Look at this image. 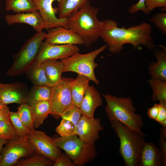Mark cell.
<instances>
[{"mask_svg":"<svg viewBox=\"0 0 166 166\" xmlns=\"http://www.w3.org/2000/svg\"><path fill=\"white\" fill-rule=\"evenodd\" d=\"M90 0H61L57 8L58 18H68L86 5Z\"/></svg>","mask_w":166,"mask_h":166,"instance_id":"22","label":"cell"},{"mask_svg":"<svg viewBox=\"0 0 166 166\" xmlns=\"http://www.w3.org/2000/svg\"><path fill=\"white\" fill-rule=\"evenodd\" d=\"M35 128H38L42 124L44 120L50 114L49 101H42L30 106Z\"/></svg>","mask_w":166,"mask_h":166,"instance_id":"24","label":"cell"},{"mask_svg":"<svg viewBox=\"0 0 166 166\" xmlns=\"http://www.w3.org/2000/svg\"><path fill=\"white\" fill-rule=\"evenodd\" d=\"M52 89V87L48 85H33L30 90L27 103L30 106L39 102L49 101Z\"/></svg>","mask_w":166,"mask_h":166,"instance_id":"23","label":"cell"},{"mask_svg":"<svg viewBox=\"0 0 166 166\" xmlns=\"http://www.w3.org/2000/svg\"><path fill=\"white\" fill-rule=\"evenodd\" d=\"M29 91L27 85L23 83L0 82V105L12 103L20 105L27 102Z\"/></svg>","mask_w":166,"mask_h":166,"instance_id":"12","label":"cell"},{"mask_svg":"<svg viewBox=\"0 0 166 166\" xmlns=\"http://www.w3.org/2000/svg\"><path fill=\"white\" fill-rule=\"evenodd\" d=\"M75 79L63 77L57 84L52 87V92L49 102L50 114L57 119L71 107L73 103L71 85Z\"/></svg>","mask_w":166,"mask_h":166,"instance_id":"8","label":"cell"},{"mask_svg":"<svg viewBox=\"0 0 166 166\" xmlns=\"http://www.w3.org/2000/svg\"><path fill=\"white\" fill-rule=\"evenodd\" d=\"M17 109L18 117L22 123L31 131H35L30 106L25 102L20 105Z\"/></svg>","mask_w":166,"mask_h":166,"instance_id":"29","label":"cell"},{"mask_svg":"<svg viewBox=\"0 0 166 166\" xmlns=\"http://www.w3.org/2000/svg\"><path fill=\"white\" fill-rule=\"evenodd\" d=\"M28 140L36 151L55 162L61 154V151L54 143L53 137L44 132L35 130L28 135Z\"/></svg>","mask_w":166,"mask_h":166,"instance_id":"11","label":"cell"},{"mask_svg":"<svg viewBox=\"0 0 166 166\" xmlns=\"http://www.w3.org/2000/svg\"><path fill=\"white\" fill-rule=\"evenodd\" d=\"M159 110V104H155L152 107L148 109L147 114L148 117L155 120L158 115Z\"/></svg>","mask_w":166,"mask_h":166,"instance_id":"41","label":"cell"},{"mask_svg":"<svg viewBox=\"0 0 166 166\" xmlns=\"http://www.w3.org/2000/svg\"><path fill=\"white\" fill-rule=\"evenodd\" d=\"M82 116L80 108L73 104L61 114V117L70 121L76 128Z\"/></svg>","mask_w":166,"mask_h":166,"instance_id":"33","label":"cell"},{"mask_svg":"<svg viewBox=\"0 0 166 166\" xmlns=\"http://www.w3.org/2000/svg\"><path fill=\"white\" fill-rule=\"evenodd\" d=\"M79 50L77 45H58L43 42L34 65L41 64L47 60L66 59L79 53Z\"/></svg>","mask_w":166,"mask_h":166,"instance_id":"10","label":"cell"},{"mask_svg":"<svg viewBox=\"0 0 166 166\" xmlns=\"http://www.w3.org/2000/svg\"><path fill=\"white\" fill-rule=\"evenodd\" d=\"M33 85H48L49 83L42 64L34 65L25 73Z\"/></svg>","mask_w":166,"mask_h":166,"instance_id":"27","label":"cell"},{"mask_svg":"<svg viewBox=\"0 0 166 166\" xmlns=\"http://www.w3.org/2000/svg\"><path fill=\"white\" fill-rule=\"evenodd\" d=\"M45 25V29L48 30L51 28L61 26L67 28L68 18H60L57 17V8L53 7V2L58 3L61 0H33Z\"/></svg>","mask_w":166,"mask_h":166,"instance_id":"14","label":"cell"},{"mask_svg":"<svg viewBox=\"0 0 166 166\" xmlns=\"http://www.w3.org/2000/svg\"><path fill=\"white\" fill-rule=\"evenodd\" d=\"M99 9L91 5L90 1L69 18L67 28L80 36L86 47L97 42L102 31V21L97 18Z\"/></svg>","mask_w":166,"mask_h":166,"instance_id":"2","label":"cell"},{"mask_svg":"<svg viewBox=\"0 0 166 166\" xmlns=\"http://www.w3.org/2000/svg\"><path fill=\"white\" fill-rule=\"evenodd\" d=\"M159 145L163 159V166L166 165V138L160 135L159 140Z\"/></svg>","mask_w":166,"mask_h":166,"instance_id":"39","label":"cell"},{"mask_svg":"<svg viewBox=\"0 0 166 166\" xmlns=\"http://www.w3.org/2000/svg\"><path fill=\"white\" fill-rule=\"evenodd\" d=\"M160 135L166 138V127H163L160 128Z\"/></svg>","mask_w":166,"mask_h":166,"instance_id":"43","label":"cell"},{"mask_svg":"<svg viewBox=\"0 0 166 166\" xmlns=\"http://www.w3.org/2000/svg\"><path fill=\"white\" fill-rule=\"evenodd\" d=\"M90 80L87 76L78 74L71 83V89L73 103L79 108Z\"/></svg>","mask_w":166,"mask_h":166,"instance_id":"21","label":"cell"},{"mask_svg":"<svg viewBox=\"0 0 166 166\" xmlns=\"http://www.w3.org/2000/svg\"><path fill=\"white\" fill-rule=\"evenodd\" d=\"M145 0H139L137 3L131 6L128 9V12L130 14H134L140 10L145 14H150L146 8L145 5Z\"/></svg>","mask_w":166,"mask_h":166,"instance_id":"36","label":"cell"},{"mask_svg":"<svg viewBox=\"0 0 166 166\" xmlns=\"http://www.w3.org/2000/svg\"><path fill=\"white\" fill-rule=\"evenodd\" d=\"M5 8L16 13L38 10L33 0H6Z\"/></svg>","mask_w":166,"mask_h":166,"instance_id":"26","label":"cell"},{"mask_svg":"<svg viewBox=\"0 0 166 166\" xmlns=\"http://www.w3.org/2000/svg\"><path fill=\"white\" fill-rule=\"evenodd\" d=\"M7 141V140L0 139V162L2 160L1 152L2 148Z\"/></svg>","mask_w":166,"mask_h":166,"instance_id":"42","label":"cell"},{"mask_svg":"<svg viewBox=\"0 0 166 166\" xmlns=\"http://www.w3.org/2000/svg\"><path fill=\"white\" fill-rule=\"evenodd\" d=\"M46 35L44 32H36L25 41L18 52L13 55V62L7 70L6 75L11 77L19 76L25 74L34 65Z\"/></svg>","mask_w":166,"mask_h":166,"instance_id":"5","label":"cell"},{"mask_svg":"<svg viewBox=\"0 0 166 166\" xmlns=\"http://www.w3.org/2000/svg\"><path fill=\"white\" fill-rule=\"evenodd\" d=\"M1 150L0 166H12L22 158H26L36 152L30 143L28 136L14 140H8Z\"/></svg>","mask_w":166,"mask_h":166,"instance_id":"9","label":"cell"},{"mask_svg":"<svg viewBox=\"0 0 166 166\" xmlns=\"http://www.w3.org/2000/svg\"><path fill=\"white\" fill-rule=\"evenodd\" d=\"M76 128L70 121L62 119L59 124L56 127L55 131L60 136L65 137L76 135Z\"/></svg>","mask_w":166,"mask_h":166,"instance_id":"32","label":"cell"},{"mask_svg":"<svg viewBox=\"0 0 166 166\" xmlns=\"http://www.w3.org/2000/svg\"><path fill=\"white\" fill-rule=\"evenodd\" d=\"M157 29L166 35V13L164 12H158L153 15L150 19Z\"/></svg>","mask_w":166,"mask_h":166,"instance_id":"34","label":"cell"},{"mask_svg":"<svg viewBox=\"0 0 166 166\" xmlns=\"http://www.w3.org/2000/svg\"><path fill=\"white\" fill-rule=\"evenodd\" d=\"M145 5L147 10L151 11L156 8H161L162 12L166 11V0H145Z\"/></svg>","mask_w":166,"mask_h":166,"instance_id":"35","label":"cell"},{"mask_svg":"<svg viewBox=\"0 0 166 166\" xmlns=\"http://www.w3.org/2000/svg\"><path fill=\"white\" fill-rule=\"evenodd\" d=\"M54 162L36 152L25 158L20 159L15 166H49L52 165Z\"/></svg>","mask_w":166,"mask_h":166,"instance_id":"28","label":"cell"},{"mask_svg":"<svg viewBox=\"0 0 166 166\" xmlns=\"http://www.w3.org/2000/svg\"><path fill=\"white\" fill-rule=\"evenodd\" d=\"M9 108L7 105H0V121L10 122Z\"/></svg>","mask_w":166,"mask_h":166,"instance_id":"40","label":"cell"},{"mask_svg":"<svg viewBox=\"0 0 166 166\" xmlns=\"http://www.w3.org/2000/svg\"><path fill=\"white\" fill-rule=\"evenodd\" d=\"M20 138L10 122L0 121V139L8 140Z\"/></svg>","mask_w":166,"mask_h":166,"instance_id":"31","label":"cell"},{"mask_svg":"<svg viewBox=\"0 0 166 166\" xmlns=\"http://www.w3.org/2000/svg\"><path fill=\"white\" fill-rule=\"evenodd\" d=\"M159 110L155 121L163 127H166V105L159 103Z\"/></svg>","mask_w":166,"mask_h":166,"instance_id":"38","label":"cell"},{"mask_svg":"<svg viewBox=\"0 0 166 166\" xmlns=\"http://www.w3.org/2000/svg\"><path fill=\"white\" fill-rule=\"evenodd\" d=\"M154 48L153 55L156 61L150 62L148 66V73L152 77L166 81V47L160 44Z\"/></svg>","mask_w":166,"mask_h":166,"instance_id":"18","label":"cell"},{"mask_svg":"<svg viewBox=\"0 0 166 166\" xmlns=\"http://www.w3.org/2000/svg\"><path fill=\"white\" fill-rule=\"evenodd\" d=\"M45 42L58 45H84L81 37L73 30L63 26H59L48 30Z\"/></svg>","mask_w":166,"mask_h":166,"instance_id":"15","label":"cell"},{"mask_svg":"<svg viewBox=\"0 0 166 166\" xmlns=\"http://www.w3.org/2000/svg\"><path fill=\"white\" fill-rule=\"evenodd\" d=\"M103 129L100 119L82 116L76 128V135L85 143L93 145L99 139V133Z\"/></svg>","mask_w":166,"mask_h":166,"instance_id":"13","label":"cell"},{"mask_svg":"<svg viewBox=\"0 0 166 166\" xmlns=\"http://www.w3.org/2000/svg\"><path fill=\"white\" fill-rule=\"evenodd\" d=\"M151 87L152 94L151 98L154 101L166 105V81L152 77L147 81Z\"/></svg>","mask_w":166,"mask_h":166,"instance_id":"25","label":"cell"},{"mask_svg":"<svg viewBox=\"0 0 166 166\" xmlns=\"http://www.w3.org/2000/svg\"><path fill=\"white\" fill-rule=\"evenodd\" d=\"M8 26L15 23L26 24L31 26L36 32H41L45 29L44 23L39 12L36 11L7 14L5 18Z\"/></svg>","mask_w":166,"mask_h":166,"instance_id":"16","label":"cell"},{"mask_svg":"<svg viewBox=\"0 0 166 166\" xmlns=\"http://www.w3.org/2000/svg\"><path fill=\"white\" fill-rule=\"evenodd\" d=\"M107 103L105 112L111 123L117 121L133 130L142 132L144 123L142 117L136 112L132 98L118 97L107 93L102 94Z\"/></svg>","mask_w":166,"mask_h":166,"instance_id":"3","label":"cell"},{"mask_svg":"<svg viewBox=\"0 0 166 166\" xmlns=\"http://www.w3.org/2000/svg\"><path fill=\"white\" fill-rule=\"evenodd\" d=\"M107 47L102 46L90 53L81 54L77 53L66 59L60 60L64 65L63 72H72L85 76L96 84H99L94 73L95 68L98 66L95 62L96 57Z\"/></svg>","mask_w":166,"mask_h":166,"instance_id":"7","label":"cell"},{"mask_svg":"<svg viewBox=\"0 0 166 166\" xmlns=\"http://www.w3.org/2000/svg\"><path fill=\"white\" fill-rule=\"evenodd\" d=\"M53 166H76L73 162L66 153H62L54 162Z\"/></svg>","mask_w":166,"mask_h":166,"instance_id":"37","label":"cell"},{"mask_svg":"<svg viewBox=\"0 0 166 166\" xmlns=\"http://www.w3.org/2000/svg\"><path fill=\"white\" fill-rule=\"evenodd\" d=\"M102 104L101 97L99 92L93 86L89 85L80 107L82 116L88 118L94 117L95 110Z\"/></svg>","mask_w":166,"mask_h":166,"instance_id":"17","label":"cell"},{"mask_svg":"<svg viewBox=\"0 0 166 166\" xmlns=\"http://www.w3.org/2000/svg\"><path fill=\"white\" fill-rule=\"evenodd\" d=\"M54 143L64 150L76 166H82L90 163L97 154L95 144H86L77 135L53 137Z\"/></svg>","mask_w":166,"mask_h":166,"instance_id":"6","label":"cell"},{"mask_svg":"<svg viewBox=\"0 0 166 166\" xmlns=\"http://www.w3.org/2000/svg\"><path fill=\"white\" fill-rule=\"evenodd\" d=\"M120 141L119 152L126 166H139L142 151L147 135L133 130L117 121L111 123Z\"/></svg>","mask_w":166,"mask_h":166,"instance_id":"4","label":"cell"},{"mask_svg":"<svg viewBox=\"0 0 166 166\" xmlns=\"http://www.w3.org/2000/svg\"><path fill=\"white\" fill-rule=\"evenodd\" d=\"M160 149L153 142H146L141 152L139 166H163Z\"/></svg>","mask_w":166,"mask_h":166,"instance_id":"19","label":"cell"},{"mask_svg":"<svg viewBox=\"0 0 166 166\" xmlns=\"http://www.w3.org/2000/svg\"><path fill=\"white\" fill-rule=\"evenodd\" d=\"M9 118L10 122L20 137L27 136L31 132L30 130L22 123L18 117L17 112L10 111Z\"/></svg>","mask_w":166,"mask_h":166,"instance_id":"30","label":"cell"},{"mask_svg":"<svg viewBox=\"0 0 166 166\" xmlns=\"http://www.w3.org/2000/svg\"><path fill=\"white\" fill-rule=\"evenodd\" d=\"M41 64L44 69L49 86L53 87L61 80L64 65L61 61L49 59L44 61Z\"/></svg>","mask_w":166,"mask_h":166,"instance_id":"20","label":"cell"},{"mask_svg":"<svg viewBox=\"0 0 166 166\" xmlns=\"http://www.w3.org/2000/svg\"><path fill=\"white\" fill-rule=\"evenodd\" d=\"M102 23L100 37L112 53H120L126 44H131L134 49L140 50L141 45L146 46L150 50L155 47L152 26L148 23L143 22L127 28L124 26L119 27L116 21L109 19L103 20Z\"/></svg>","mask_w":166,"mask_h":166,"instance_id":"1","label":"cell"}]
</instances>
